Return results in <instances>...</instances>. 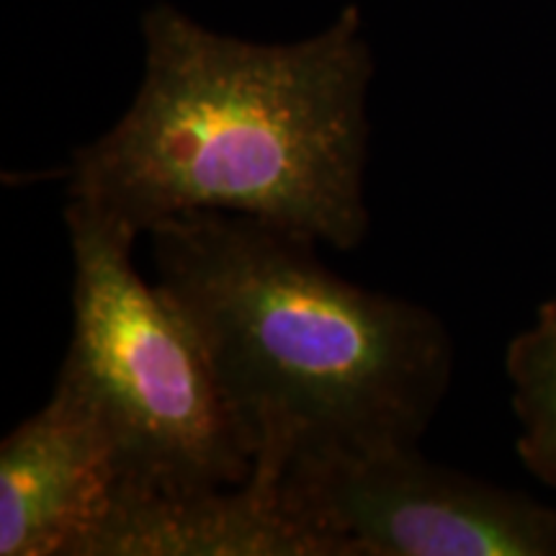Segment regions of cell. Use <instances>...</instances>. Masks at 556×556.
<instances>
[{
    "mask_svg": "<svg viewBox=\"0 0 556 556\" xmlns=\"http://www.w3.org/2000/svg\"><path fill=\"white\" fill-rule=\"evenodd\" d=\"M142 39L135 99L73 152L67 199L142 235L180 214L229 212L336 250L366 240L374 52L358 5L307 39L261 45L155 3Z\"/></svg>",
    "mask_w": 556,
    "mask_h": 556,
    "instance_id": "6da1fadb",
    "label": "cell"
},
{
    "mask_svg": "<svg viewBox=\"0 0 556 556\" xmlns=\"http://www.w3.org/2000/svg\"><path fill=\"white\" fill-rule=\"evenodd\" d=\"M144 235L253 458L420 443L454 374L441 317L345 281L317 240L263 219L191 212Z\"/></svg>",
    "mask_w": 556,
    "mask_h": 556,
    "instance_id": "7a4b0ae2",
    "label": "cell"
},
{
    "mask_svg": "<svg viewBox=\"0 0 556 556\" xmlns=\"http://www.w3.org/2000/svg\"><path fill=\"white\" fill-rule=\"evenodd\" d=\"M73 336L54 389L99 426L119 486L191 492L235 486L253 454L222 400L204 353L131 263L139 229L67 199Z\"/></svg>",
    "mask_w": 556,
    "mask_h": 556,
    "instance_id": "3957f363",
    "label": "cell"
},
{
    "mask_svg": "<svg viewBox=\"0 0 556 556\" xmlns=\"http://www.w3.org/2000/svg\"><path fill=\"white\" fill-rule=\"evenodd\" d=\"M296 518L343 556H556V510L415 448L309 451L283 471Z\"/></svg>",
    "mask_w": 556,
    "mask_h": 556,
    "instance_id": "277c9868",
    "label": "cell"
},
{
    "mask_svg": "<svg viewBox=\"0 0 556 556\" xmlns=\"http://www.w3.org/2000/svg\"><path fill=\"white\" fill-rule=\"evenodd\" d=\"M287 464L255 456L235 486L150 492L119 486L73 556H343L336 541L291 513Z\"/></svg>",
    "mask_w": 556,
    "mask_h": 556,
    "instance_id": "5b68a950",
    "label": "cell"
},
{
    "mask_svg": "<svg viewBox=\"0 0 556 556\" xmlns=\"http://www.w3.org/2000/svg\"><path fill=\"white\" fill-rule=\"evenodd\" d=\"M119 482L106 435L52 389L0 443V554L73 556Z\"/></svg>",
    "mask_w": 556,
    "mask_h": 556,
    "instance_id": "8992f818",
    "label": "cell"
},
{
    "mask_svg": "<svg viewBox=\"0 0 556 556\" xmlns=\"http://www.w3.org/2000/svg\"><path fill=\"white\" fill-rule=\"evenodd\" d=\"M505 374L513 387L520 462L556 490V291L541 304L531 328L510 340Z\"/></svg>",
    "mask_w": 556,
    "mask_h": 556,
    "instance_id": "52a82bcc",
    "label": "cell"
}]
</instances>
